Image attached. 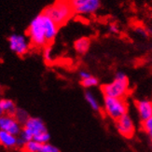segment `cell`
<instances>
[{
    "label": "cell",
    "mask_w": 152,
    "mask_h": 152,
    "mask_svg": "<svg viewBox=\"0 0 152 152\" xmlns=\"http://www.w3.org/2000/svg\"><path fill=\"white\" fill-rule=\"evenodd\" d=\"M101 91L104 97L126 99L130 94V82L128 77L123 72L118 71L113 80L101 86Z\"/></svg>",
    "instance_id": "obj_1"
},
{
    "label": "cell",
    "mask_w": 152,
    "mask_h": 152,
    "mask_svg": "<svg viewBox=\"0 0 152 152\" xmlns=\"http://www.w3.org/2000/svg\"><path fill=\"white\" fill-rule=\"evenodd\" d=\"M42 12L49 16L59 27L66 23L74 15L68 0H57L53 4L45 8Z\"/></svg>",
    "instance_id": "obj_2"
},
{
    "label": "cell",
    "mask_w": 152,
    "mask_h": 152,
    "mask_svg": "<svg viewBox=\"0 0 152 152\" xmlns=\"http://www.w3.org/2000/svg\"><path fill=\"white\" fill-rule=\"evenodd\" d=\"M27 35L30 44L37 48H42L48 46L46 39V29L44 23V14L40 12L32 19L27 29Z\"/></svg>",
    "instance_id": "obj_3"
},
{
    "label": "cell",
    "mask_w": 152,
    "mask_h": 152,
    "mask_svg": "<svg viewBox=\"0 0 152 152\" xmlns=\"http://www.w3.org/2000/svg\"><path fill=\"white\" fill-rule=\"evenodd\" d=\"M128 110L129 105L126 99L104 97L103 111L113 121H117L124 115L128 114Z\"/></svg>",
    "instance_id": "obj_4"
},
{
    "label": "cell",
    "mask_w": 152,
    "mask_h": 152,
    "mask_svg": "<svg viewBox=\"0 0 152 152\" xmlns=\"http://www.w3.org/2000/svg\"><path fill=\"white\" fill-rule=\"evenodd\" d=\"M102 0H68L76 15H91L96 12L101 7Z\"/></svg>",
    "instance_id": "obj_5"
},
{
    "label": "cell",
    "mask_w": 152,
    "mask_h": 152,
    "mask_svg": "<svg viewBox=\"0 0 152 152\" xmlns=\"http://www.w3.org/2000/svg\"><path fill=\"white\" fill-rule=\"evenodd\" d=\"M9 46L11 51L19 56H23L29 50V42L24 36L19 34H12L8 38Z\"/></svg>",
    "instance_id": "obj_6"
},
{
    "label": "cell",
    "mask_w": 152,
    "mask_h": 152,
    "mask_svg": "<svg viewBox=\"0 0 152 152\" xmlns=\"http://www.w3.org/2000/svg\"><path fill=\"white\" fill-rule=\"evenodd\" d=\"M115 126L118 133L125 138H132L135 134L134 121L129 113L115 121Z\"/></svg>",
    "instance_id": "obj_7"
},
{
    "label": "cell",
    "mask_w": 152,
    "mask_h": 152,
    "mask_svg": "<svg viewBox=\"0 0 152 152\" xmlns=\"http://www.w3.org/2000/svg\"><path fill=\"white\" fill-rule=\"evenodd\" d=\"M22 130V124L16 120L14 116L4 114L0 118V131H5L10 134L19 136Z\"/></svg>",
    "instance_id": "obj_8"
},
{
    "label": "cell",
    "mask_w": 152,
    "mask_h": 152,
    "mask_svg": "<svg viewBox=\"0 0 152 152\" xmlns=\"http://www.w3.org/2000/svg\"><path fill=\"white\" fill-rule=\"evenodd\" d=\"M135 108L137 111L138 117H139L141 122H144L150 118H152V101L148 99H140L136 100Z\"/></svg>",
    "instance_id": "obj_9"
},
{
    "label": "cell",
    "mask_w": 152,
    "mask_h": 152,
    "mask_svg": "<svg viewBox=\"0 0 152 152\" xmlns=\"http://www.w3.org/2000/svg\"><path fill=\"white\" fill-rule=\"evenodd\" d=\"M91 48V39L87 37L77 38L74 42V49L77 54L84 55L89 51Z\"/></svg>",
    "instance_id": "obj_10"
},
{
    "label": "cell",
    "mask_w": 152,
    "mask_h": 152,
    "mask_svg": "<svg viewBox=\"0 0 152 152\" xmlns=\"http://www.w3.org/2000/svg\"><path fill=\"white\" fill-rule=\"evenodd\" d=\"M18 136L10 134L5 131H0V145L6 148L17 147Z\"/></svg>",
    "instance_id": "obj_11"
},
{
    "label": "cell",
    "mask_w": 152,
    "mask_h": 152,
    "mask_svg": "<svg viewBox=\"0 0 152 152\" xmlns=\"http://www.w3.org/2000/svg\"><path fill=\"white\" fill-rule=\"evenodd\" d=\"M0 109L3 111L4 114L10 116H15L17 111L15 103L10 99H1L0 100Z\"/></svg>",
    "instance_id": "obj_12"
},
{
    "label": "cell",
    "mask_w": 152,
    "mask_h": 152,
    "mask_svg": "<svg viewBox=\"0 0 152 152\" xmlns=\"http://www.w3.org/2000/svg\"><path fill=\"white\" fill-rule=\"evenodd\" d=\"M84 98H85V101L90 105V107L92 109V111L101 112L102 107H101L100 104H99L97 98L95 97V95L92 94V91H91L90 90L86 91L84 92Z\"/></svg>",
    "instance_id": "obj_13"
},
{
    "label": "cell",
    "mask_w": 152,
    "mask_h": 152,
    "mask_svg": "<svg viewBox=\"0 0 152 152\" xmlns=\"http://www.w3.org/2000/svg\"><path fill=\"white\" fill-rule=\"evenodd\" d=\"M80 84L83 88L85 89H91V88H94V87H97L99 85V79L94 77V76H90L89 77L85 78V79H81L80 80Z\"/></svg>",
    "instance_id": "obj_14"
},
{
    "label": "cell",
    "mask_w": 152,
    "mask_h": 152,
    "mask_svg": "<svg viewBox=\"0 0 152 152\" xmlns=\"http://www.w3.org/2000/svg\"><path fill=\"white\" fill-rule=\"evenodd\" d=\"M41 147H42V144L38 143L35 140H32L26 143L24 145L23 148L25 152H40Z\"/></svg>",
    "instance_id": "obj_15"
},
{
    "label": "cell",
    "mask_w": 152,
    "mask_h": 152,
    "mask_svg": "<svg viewBox=\"0 0 152 152\" xmlns=\"http://www.w3.org/2000/svg\"><path fill=\"white\" fill-rule=\"evenodd\" d=\"M14 117L16 118V120L20 123L23 124H23L28 121V118H30L29 114L27 113V112H26L25 110H23V109H21V108H17V111H16Z\"/></svg>",
    "instance_id": "obj_16"
},
{
    "label": "cell",
    "mask_w": 152,
    "mask_h": 152,
    "mask_svg": "<svg viewBox=\"0 0 152 152\" xmlns=\"http://www.w3.org/2000/svg\"><path fill=\"white\" fill-rule=\"evenodd\" d=\"M141 126H142V130L148 136L149 140L152 143V118H150L149 120L146 121L141 122Z\"/></svg>",
    "instance_id": "obj_17"
},
{
    "label": "cell",
    "mask_w": 152,
    "mask_h": 152,
    "mask_svg": "<svg viewBox=\"0 0 152 152\" xmlns=\"http://www.w3.org/2000/svg\"><path fill=\"white\" fill-rule=\"evenodd\" d=\"M43 58L46 63L52 62V49L50 45L46 46L43 50Z\"/></svg>",
    "instance_id": "obj_18"
},
{
    "label": "cell",
    "mask_w": 152,
    "mask_h": 152,
    "mask_svg": "<svg viewBox=\"0 0 152 152\" xmlns=\"http://www.w3.org/2000/svg\"><path fill=\"white\" fill-rule=\"evenodd\" d=\"M40 152H60V150H59L57 147L53 146V145L47 143V144H42Z\"/></svg>",
    "instance_id": "obj_19"
},
{
    "label": "cell",
    "mask_w": 152,
    "mask_h": 152,
    "mask_svg": "<svg viewBox=\"0 0 152 152\" xmlns=\"http://www.w3.org/2000/svg\"><path fill=\"white\" fill-rule=\"evenodd\" d=\"M135 33L137 35L141 36L142 37H148L147 27H143V26H137V27L135 28Z\"/></svg>",
    "instance_id": "obj_20"
},
{
    "label": "cell",
    "mask_w": 152,
    "mask_h": 152,
    "mask_svg": "<svg viewBox=\"0 0 152 152\" xmlns=\"http://www.w3.org/2000/svg\"><path fill=\"white\" fill-rule=\"evenodd\" d=\"M107 30L111 34H118V33L120 32V27H118V25L116 23H110L108 24Z\"/></svg>",
    "instance_id": "obj_21"
},
{
    "label": "cell",
    "mask_w": 152,
    "mask_h": 152,
    "mask_svg": "<svg viewBox=\"0 0 152 152\" xmlns=\"http://www.w3.org/2000/svg\"><path fill=\"white\" fill-rule=\"evenodd\" d=\"M90 76H91V74L86 70H81V71L78 72V77H79V78H80V80L81 79H85V78L89 77Z\"/></svg>",
    "instance_id": "obj_22"
},
{
    "label": "cell",
    "mask_w": 152,
    "mask_h": 152,
    "mask_svg": "<svg viewBox=\"0 0 152 152\" xmlns=\"http://www.w3.org/2000/svg\"><path fill=\"white\" fill-rule=\"evenodd\" d=\"M147 31H148V37L149 36H152V27H147Z\"/></svg>",
    "instance_id": "obj_23"
},
{
    "label": "cell",
    "mask_w": 152,
    "mask_h": 152,
    "mask_svg": "<svg viewBox=\"0 0 152 152\" xmlns=\"http://www.w3.org/2000/svg\"><path fill=\"white\" fill-rule=\"evenodd\" d=\"M4 115V113H3V111L1 110V109H0V118H1L2 116Z\"/></svg>",
    "instance_id": "obj_24"
}]
</instances>
